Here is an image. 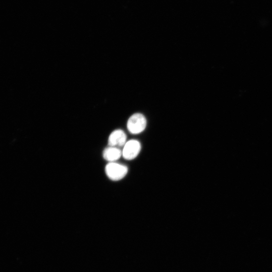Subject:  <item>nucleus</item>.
I'll return each mask as SVG.
<instances>
[{
    "mask_svg": "<svg viewBox=\"0 0 272 272\" xmlns=\"http://www.w3.org/2000/svg\"><path fill=\"white\" fill-rule=\"evenodd\" d=\"M147 125V119L144 115L137 112L133 114L128 118L127 127L131 134L138 135L145 131Z\"/></svg>",
    "mask_w": 272,
    "mask_h": 272,
    "instance_id": "nucleus-1",
    "label": "nucleus"
},
{
    "mask_svg": "<svg viewBox=\"0 0 272 272\" xmlns=\"http://www.w3.org/2000/svg\"><path fill=\"white\" fill-rule=\"evenodd\" d=\"M107 176L111 180L118 181L124 178L128 172V167L125 165L114 163H109L106 166Z\"/></svg>",
    "mask_w": 272,
    "mask_h": 272,
    "instance_id": "nucleus-2",
    "label": "nucleus"
},
{
    "mask_svg": "<svg viewBox=\"0 0 272 272\" xmlns=\"http://www.w3.org/2000/svg\"><path fill=\"white\" fill-rule=\"evenodd\" d=\"M141 150L140 142L136 140L127 141L122 150V157L128 161L136 159L139 155Z\"/></svg>",
    "mask_w": 272,
    "mask_h": 272,
    "instance_id": "nucleus-3",
    "label": "nucleus"
},
{
    "mask_svg": "<svg viewBox=\"0 0 272 272\" xmlns=\"http://www.w3.org/2000/svg\"><path fill=\"white\" fill-rule=\"evenodd\" d=\"M127 135L125 132L121 129H116L109 135L108 139L109 146L115 147H124L127 142Z\"/></svg>",
    "mask_w": 272,
    "mask_h": 272,
    "instance_id": "nucleus-4",
    "label": "nucleus"
},
{
    "mask_svg": "<svg viewBox=\"0 0 272 272\" xmlns=\"http://www.w3.org/2000/svg\"><path fill=\"white\" fill-rule=\"evenodd\" d=\"M122 157V150L119 148L109 146L103 152L104 159L109 163H114Z\"/></svg>",
    "mask_w": 272,
    "mask_h": 272,
    "instance_id": "nucleus-5",
    "label": "nucleus"
}]
</instances>
